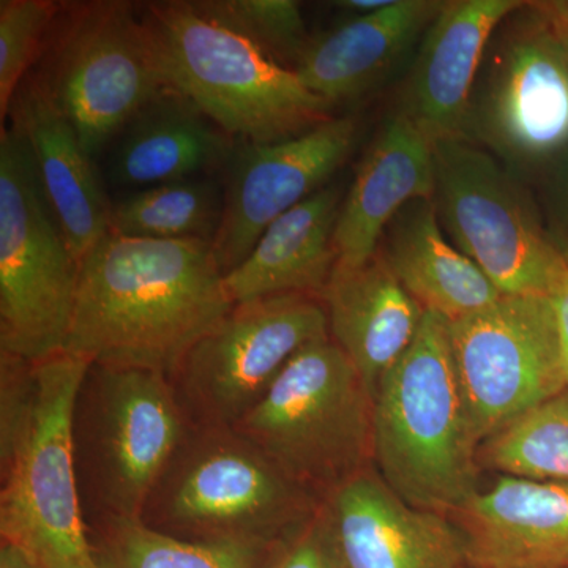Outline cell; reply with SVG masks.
I'll use <instances>...</instances> for the list:
<instances>
[{"label":"cell","instance_id":"6","mask_svg":"<svg viewBox=\"0 0 568 568\" xmlns=\"http://www.w3.org/2000/svg\"><path fill=\"white\" fill-rule=\"evenodd\" d=\"M192 428L173 383L152 369L92 364L73 407V450L89 532L141 519L153 487Z\"/></svg>","mask_w":568,"mask_h":568},{"label":"cell","instance_id":"21","mask_svg":"<svg viewBox=\"0 0 568 568\" xmlns=\"http://www.w3.org/2000/svg\"><path fill=\"white\" fill-rule=\"evenodd\" d=\"M331 338L349 357L369 394L416 338L425 312L383 254L357 265H335L323 293Z\"/></svg>","mask_w":568,"mask_h":568},{"label":"cell","instance_id":"20","mask_svg":"<svg viewBox=\"0 0 568 568\" xmlns=\"http://www.w3.org/2000/svg\"><path fill=\"white\" fill-rule=\"evenodd\" d=\"M444 3L394 0L375 14L349 18L335 31L312 40L294 71L308 91L334 106L362 99L416 52Z\"/></svg>","mask_w":568,"mask_h":568},{"label":"cell","instance_id":"24","mask_svg":"<svg viewBox=\"0 0 568 568\" xmlns=\"http://www.w3.org/2000/svg\"><path fill=\"white\" fill-rule=\"evenodd\" d=\"M233 138L182 97L166 91L126 125L112 153L115 185L151 189L201 178L233 153Z\"/></svg>","mask_w":568,"mask_h":568},{"label":"cell","instance_id":"11","mask_svg":"<svg viewBox=\"0 0 568 568\" xmlns=\"http://www.w3.org/2000/svg\"><path fill=\"white\" fill-rule=\"evenodd\" d=\"M65 11L37 74L93 156L166 88L151 32L132 3L102 0Z\"/></svg>","mask_w":568,"mask_h":568},{"label":"cell","instance_id":"22","mask_svg":"<svg viewBox=\"0 0 568 568\" xmlns=\"http://www.w3.org/2000/svg\"><path fill=\"white\" fill-rule=\"evenodd\" d=\"M343 186L328 183L275 220L241 265L224 275L233 304L284 294L323 297L334 274Z\"/></svg>","mask_w":568,"mask_h":568},{"label":"cell","instance_id":"29","mask_svg":"<svg viewBox=\"0 0 568 568\" xmlns=\"http://www.w3.org/2000/svg\"><path fill=\"white\" fill-rule=\"evenodd\" d=\"M62 7L51 0L0 2V119L10 114L18 91L32 63L47 44Z\"/></svg>","mask_w":568,"mask_h":568},{"label":"cell","instance_id":"1","mask_svg":"<svg viewBox=\"0 0 568 568\" xmlns=\"http://www.w3.org/2000/svg\"><path fill=\"white\" fill-rule=\"evenodd\" d=\"M212 242L108 233L78 263L65 351L92 364L174 375L231 308Z\"/></svg>","mask_w":568,"mask_h":568},{"label":"cell","instance_id":"25","mask_svg":"<svg viewBox=\"0 0 568 568\" xmlns=\"http://www.w3.org/2000/svg\"><path fill=\"white\" fill-rule=\"evenodd\" d=\"M102 568H275L287 545L186 541L133 521L89 532Z\"/></svg>","mask_w":568,"mask_h":568},{"label":"cell","instance_id":"26","mask_svg":"<svg viewBox=\"0 0 568 568\" xmlns=\"http://www.w3.org/2000/svg\"><path fill=\"white\" fill-rule=\"evenodd\" d=\"M222 212V192L211 179L162 183L126 194L112 204L111 233L156 241L213 242Z\"/></svg>","mask_w":568,"mask_h":568},{"label":"cell","instance_id":"4","mask_svg":"<svg viewBox=\"0 0 568 568\" xmlns=\"http://www.w3.org/2000/svg\"><path fill=\"white\" fill-rule=\"evenodd\" d=\"M151 32L166 91L182 97L230 138L268 144L334 119V104L253 41L201 13L193 2L149 3Z\"/></svg>","mask_w":568,"mask_h":568},{"label":"cell","instance_id":"3","mask_svg":"<svg viewBox=\"0 0 568 568\" xmlns=\"http://www.w3.org/2000/svg\"><path fill=\"white\" fill-rule=\"evenodd\" d=\"M478 450L447 323L425 313L373 396V466L410 506L450 517L480 489Z\"/></svg>","mask_w":568,"mask_h":568},{"label":"cell","instance_id":"35","mask_svg":"<svg viewBox=\"0 0 568 568\" xmlns=\"http://www.w3.org/2000/svg\"><path fill=\"white\" fill-rule=\"evenodd\" d=\"M547 7L560 20L568 21V0H549Z\"/></svg>","mask_w":568,"mask_h":568},{"label":"cell","instance_id":"16","mask_svg":"<svg viewBox=\"0 0 568 568\" xmlns=\"http://www.w3.org/2000/svg\"><path fill=\"white\" fill-rule=\"evenodd\" d=\"M523 0H454L426 29L399 95V114L429 140L465 136L470 95L493 33Z\"/></svg>","mask_w":568,"mask_h":568},{"label":"cell","instance_id":"30","mask_svg":"<svg viewBox=\"0 0 568 568\" xmlns=\"http://www.w3.org/2000/svg\"><path fill=\"white\" fill-rule=\"evenodd\" d=\"M549 242L568 263V142L530 179Z\"/></svg>","mask_w":568,"mask_h":568},{"label":"cell","instance_id":"14","mask_svg":"<svg viewBox=\"0 0 568 568\" xmlns=\"http://www.w3.org/2000/svg\"><path fill=\"white\" fill-rule=\"evenodd\" d=\"M357 141L353 118H334L301 136L268 144L244 142L227 160L222 222L213 253L223 275L246 260L264 231L328 185Z\"/></svg>","mask_w":568,"mask_h":568},{"label":"cell","instance_id":"32","mask_svg":"<svg viewBox=\"0 0 568 568\" xmlns=\"http://www.w3.org/2000/svg\"><path fill=\"white\" fill-rule=\"evenodd\" d=\"M549 298H551L552 310H555L560 361H562L566 392L568 394V265L555 290L549 294Z\"/></svg>","mask_w":568,"mask_h":568},{"label":"cell","instance_id":"8","mask_svg":"<svg viewBox=\"0 0 568 568\" xmlns=\"http://www.w3.org/2000/svg\"><path fill=\"white\" fill-rule=\"evenodd\" d=\"M78 263L17 125L0 134V351L40 362L65 351Z\"/></svg>","mask_w":568,"mask_h":568},{"label":"cell","instance_id":"18","mask_svg":"<svg viewBox=\"0 0 568 568\" xmlns=\"http://www.w3.org/2000/svg\"><path fill=\"white\" fill-rule=\"evenodd\" d=\"M13 125L31 149L37 174L52 213L80 263L111 233L108 203L92 156L39 74H29L11 104Z\"/></svg>","mask_w":568,"mask_h":568},{"label":"cell","instance_id":"7","mask_svg":"<svg viewBox=\"0 0 568 568\" xmlns=\"http://www.w3.org/2000/svg\"><path fill=\"white\" fill-rule=\"evenodd\" d=\"M234 428L321 500L373 466V396L332 338L295 354Z\"/></svg>","mask_w":568,"mask_h":568},{"label":"cell","instance_id":"34","mask_svg":"<svg viewBox=\"0 0 568 568\" xmlns=\"http://www.w3.org/2000/svg\"><path fill=\"white\" fill-rule=\"evenodd\" d=\"M392 2L394 0H342V2H336L335 7L349 13L351 18H361L387 9Z\"/></svg>","mask_w":568,"mask_h":568},{"label":"cell","instance_id":"19","mask_svg":"<svg viewBox=\"0 0 568 568\" xmlns=\"http://www.w3.org/2000/svg\"><path fill=\"white\" fill-rule=\"evenodd\" d=\"M433 144L398 111L384 122L369 144L335 230L336 264L357 265L379 248L396 213L410 201L433 200Z\"/></svg>","mask_w":568,"mask_h":568},{"label":"cell","instance_id":"2","mask_svg":"<svg viewBox=\"0 0 568 568\" xmlns=\"http://www.w3.org/2000/svg\"><path fill=\"white\" fill-rule=\"evenodd\" d=\"M88 358L62 351L0 379V537L43 568H102L82 517L73 407Z\"/></svg>","mask_w":568,"mask_h":568},{"label":"cell","instance_id":"27","mask_svg":"<svg viewBox=\"0 0 568 568\" xmlns=\"http://www.w3.org/2000/svg\"><path fill=\"white\" fill-rule=\"evenodd\" d=\"M480 466L504 476L568 484V394L515 418L478 450Z\"/></svg>","mask_w":568,"mask_h":568},{"label":"cell","instance_id":"5","mask_svg":"<svg viewBox=\"0 0 568 568\" xmlns=\"http://www.w3.org/2000/svg\"><path fill=\"white\" fill-rule=\"evenodd\" d=\"M321 499L234 426H192L168 463L142 525L186 541L290 544Z\"/></svg>","mask_w":568,"mask_h":568},{"label":"cell","instance_id":"23","mask_svg":"<svg viewBox=\"0 0 568 568\" xmlns=\"http://www.w3.org/2000/svg\"><path fill=\"white\" fill-rule=\"evenodd\" d=\"M377 252L424 308L447 323L496 304L503 294L440 227L433 200L410 201L384 231Z\"/></svg>","mask_w":568,"mask_h":568},{"label":"cell","instance_id":"17","mask_svg":"<svg viewBox=\"0 0 568 568\" xmlns=\"http://www.w3.org/2000/svg\"><path fill=\"white\" fill-rule=\"evenodd\" d=\"M452 515L465 536L467 564L568 566V484L503 476Z\"/></svg>","mask_w":568,"mask_h":568},{"label":"cell","instance_id":"37","mask_svg":"<svg viewBox=\"0 0 568 568\" xmlns=\"http://www.w3.org/2000/svg\"><path fill=\"white\" fill-rule=\"evenodd\" d=\"M463 568H495V567H481V566H473V564H466Z\"/></svg>","mask_w":568,"mask_h":568},{"label":"cell","instance_id":"10","mask_svg":"<svg viewBox=\"0 0 568 568\" xmlns=\"http://www.w3.org/2000/svg\"><path fill=\"white\" fill-rule=\"evenodd\" d=\"M466 138L526 182L567 144V59L544 2L523 3L493 33L470 95Z\"/></svg>","mask_w":568,"mask_h":568},{"label":"cell","instance_id":"31","mask_svg":"<svg viewBox=\"0 0 568 568\" xmlns=\"http://www.w3.org/2000/svg\"><path fill=\"white\" fill-rule=\"evenodd\" d=\"M320 514V511H317ZM275 568H335L327 545H325L320 519L308 526L284 549Z\"/></svg>","mask_w":568,"mask_h":568},{"label":"cell","instance_id":"15","mask_svg":"<svg viewBox=\"0 0 568 568\" xmlns=\"http://www.w3.org/2000/svg\"><path fill=\"white\" fill-rule=\"evenodd\" d=\"M321 529L335 568H463L465 536L448 515L407 504L375 467L321 500Z\"/></svg>","mask_w":568,"mask_h":568},{"label":"cell","instance_id":"13","mask_svg":"<svg viewBox=\"0 0 568 568\" xmlns=\"http://www.w3.org/2000/svg\"><path fill=\"white\" fill-rule=\"evenodd\" d=\"M447 334L480 446L566 392L549 295H503L488 308L447 323Z\"/></svg>","mask_w":568,"mask_h":568},{"label":"cell","instance_id":"9","mask_svg":"<svg viewBox=\"0 0 568 568\" xmlns=\"http://www.w3.org/2000/svg\"><path fill=\"white\" fill-rule=\"evenodd\" d=\"M432 144L433 203L448 241L500 294H551L568 263L549 242L526 181L465 136Z\"/></svg>","mask_w":568,"mask_h":568},{"label":"cell","instance_id":"33","mask_svg":"<svg viewBox=\"0 0 568 568\" xmlns=\"http://www.w3.org/2000/svg\"><path fill=\"white\" fill-rule=\"evenodd\" d=\"M0 568H43L20 547L2 541L0 544Z\"/></svg>","mask_w":568,"mask_h":568},{"label":"cell","instance_id":"36","mask_svg":"<svg viewBox=\"0 0 568 568\" xmlns=\"http://www.w3.org/2000/svg\"><path fill=\"white\" fill-rule=\"evenodd\" d=\"M545 7H547V3H545ZM547 9H548V7H547ZM548 11H549V9H548ZM549 13H551V11H549ZM551 14H552V17H555V20H556V22H558V26H559L560 39H562L564 52H566L567 67H568V21L560 20V18L556 17L555 13H551Z\"/></svg>","mask_w":568,"mask_h":568},{"label":"cell","instance_id":"12","mask_svg":"<svg viewBox=\"0 0 568 568\" xmlns=\"http://www.w3.org/2000/svg\"><path fill=\"white\" fill-rule=\"evenodd\" d=\"M327 338V310L317 295L242 302L186 353L171 383L192 426H234L295 354Z\"/></svg>","mask_w":568,"mask_h":568},{"label":"cell","instance_id":"28","mask_svg":"<svg viewBox=\"0 0 568 568\" xmlns=\"http://www.w3.org/2000/svg\"><path fill=\"white\" fill-rule=\"evenodd\" d=\"M201 13L242 33L284 69L295 70L312 37L294 0H201Z\"/></svg>","mask_w":568,"mask_h":568}]
</instances>
